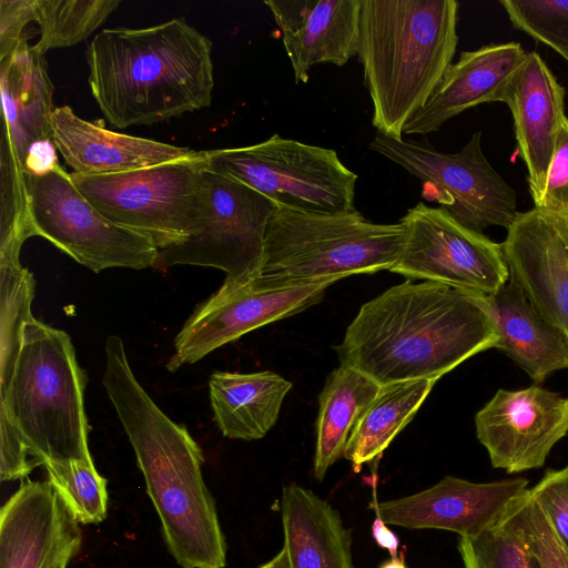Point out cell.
Returning a JSON list of instances; mask_svg holds the SVG:
<instances>
[{
    "mask_svg": "<svg viewBox=\"0 0 568 568\" xmlns=\"http://www.w3.org/2000/svg\"><path fill=\"white\" fill-rule=\"evenodd\" d=\"M486 295L424 281L392 286L363 304L335 346L341 365L379 385L435 379L495 348Z\"/></svg>",
    "mask_w": 568,
    "mask_h": 568,
    "instance_id": "1",
    "label": "cell"
},
{
    "mask_svg": "<svg viewBox=\"0 0 568 568\" xmlns=\"http://www.w3.org/2000/svg\"><path fill=\"white\" fill-rule=\"evenodd\" d=\"M102 383L134 450L169 552L182 568H224L226 540L202 475L203 453L139 383L118 335L105 341Z\"/></svg>",
    "mask_w": 568,
    "mask_h": 568,
    "instance_id": "2",
    "label": "cell"
},
{
    "mask_svg": "<svg viewBox=\"0 0 568 568\" xmlns=\"http://www.w3.org/2000/svg\"><path fill=\"white\" fill-rule=\"evenodd\" d=\"M212 41L184 18L146 28H108L87 47L88 82L116 129L151 125L210 106Z\"/></svg>",
    "mask_w": 568,
    "mask_h": 568,
    "instance_id": "3",
    "label": "cell"
},
{
    "mask_svg": "<svg viewBox=\"0 0 568 568\" xmlns=\"http://www.w3.org/2000/svg\"><path fill=\"white\" fill-rule=\"evenodd\" d=\"M456 0H362L357 57L379 134L404 139L453 63Z\"/></svg>",
    "mask_w": 568,
    "mask_h": 568,
    "instance_id": "4",
    "label": "cell"
},
{
    "mask_svg": "<svg viewBox=\"0 0 568 568\" xmlns=\"http://www.w3.org/2000/svg\"><path fill=\"white\" fill-rule=\"evenodd\" d=\"M88 382L70 336L38 321L23 328L22 345L0 415L18 429L36 465L93 462L83 394Z\"/></svg>",
    "mask_w": 568,
    "mask_h": 568,
    "instance_id": "5",
    "label": "cell"
},
{
    "mask_svg": "<svg viewBox=\"0 0 568 568\" xmlns=\"http://www.w3.org/2000/svg\"><path fill=\"white\" fill-rule=\"evenodd\" d=\"M405 237L399 221L374 223L356 210L312 213L278 205L266 229L255 280L263 286L287 287L389 271Z\"/></svg>",
    "mask_w": 568,
    "mask_h": 568,
    "instance_id": "6",
    "label": "cell"
},
{
    "mask_svg": "<svg viewBox=\"0 0 568 568\" xmlns=\"http://www.w3.org/2000/svg\"><path fill=\"white\" fill-rule=\"evenodd\" d=\"M204 152L111 174L70 173L79 192L108 220L145 237L159 251L196 229Z\"/></svg>",
    "mask_w": 568,
    "mask_h": 568,
    "instance_id": "7",
    "label": "cell"
},
{
    "mask_svg": "<svg viewBox=\"0 0 568 568\" xmlns=\"http://www.w3.org/2000/svg\"><path fill=\"white\" fill-rule=\"evenodd\" d=\"M206 168L280 206L312 213L354 211L357 175L332 149L278 134L247 146L203 151Z\"/></svg>",
    "mask_w": 568,
    "mask_h": 568,
    "instance_id": "8",
    "label": "cell"
},
{
    "mask_svg": "<svg viewBox=\"0 0 568 568\" xmlns=\"http://www.w3.org/2000/svg\"><path fill=\"white\" fill-rule=\"evenodd\" d=\"M278 205L250 186L205 166L201 173L195 231L161 250L153 268L214 267L225 281L245 283L260 274L268 222Z\"/></svg>",
    "mask_w": 568,
    "mask_h": 568,
    "instance_id": "9",
    "label": "cell"
},
{
    "mask_svg": "<svg viewBox=\"0 0 568 568\" xmlns=\"http://www.w3.org/2000/svg\"><path fill=\"white\" fill-rule=\"evenodd\" d=\"M33 236H42L94 273L112 267H154L159 250L145 237L100 213L60 165L27 174Z\"/></svg>",
    "mask_w": 568,
    "mask_h": 568,
    "instance_id": "10",
    "label": "cell"
},
{
    "mask_svg": "<svg viewBox=\"0 0 568 568\" xmlns=\"http://www.w3.org/2000/svg\"><path fill=\"white\" fill-rule=\"evenodd\" d=\"M368 146L429 185L430 199L469 230L508 229L519 213L516 192L484 155L480 131L457 153L379 133Z\"/></svg>",
    "mask_w": 568,
    "mask_h": 568,
    "instance_id": "11",
    "label": "cell"
},
{
    "mask_svg": "<svg viewBox=\"0 0 568 568\" xmlns=\"http://www.w3.org/2000/svg\"><path fill=\"white\" fill-rule=\"evenodd\" d=\"M405 244L389 272L493 295L509 281L501 244L422 202L399 220Z\"/></svg>",
    "mask_w": 568,
    "mask_h": 568,
    "instance_id": "12",
    "label": "cell"
},
{
    "mask_svg": "<svg viewBox=\"0 0 568 568\" xmlns=\"http://www.w3.org/2000/svg\"><path fill=\"white\" fill-rule=\"evenodd\" d=\"M333 281L287 287L224 281L196 306L174 339L168 369L193 364L219 347L278 320L295 315L323 300Z\"/></svg>",
    "mask_w": 568,
    "mask_h": 568,
    "instance_id": "13",
    "label": "cell"
},
{
    "mask_svg": "<svg viewBox=\"0 0 568 568\" xmlns=\"http://www.w3.org/2000/svg\"><path fill=\"white\" fill-rule=\"evenodd\" d=\"M475 428L494 468L509 475L537 469L568 434V397L538 385L501 388L477 412Z\"/></svg>",
    "mask_w": 568,
    "mask_h": 568,
    "instance_id": "14",
    "label": "cell"
},
{
    "mask_svg": "<svg viewBox=\"0 0 568 568\" xmlns=\"http://www.w3.org/2000/svg\"><path fill=\"white\" fill-rule=\"evenodd\" d=\"M528 486L525 477L475 483L445 476L427 489L371 506L386 525L476 537L494 527Z\"/></svg>",
    "mask_w": 568,
    "mask_h": 568,
    "instance_id": "15",
    "label": "cell"
},
{
    "mask_svg": "<svg viewBox=\"0 0 568 568\" xmlns=\"http://www.w3.org/2000/svg\"><path fill=\"white\" fill-rule=\"evenodd\" d=\"M82 532L49 480H27L0 510V568H67Z\"/></svg>",
    "mask_w": 568,
    "mask_h": 568,
    "instance_id": "16",
    "label": "cell"
},
{
    "mask_svg": "<svg viewBox=\"0 0 568 568\" xmlns=\"http://www.w3.org/2000/svg\"><path fill=\"white\" fill-rule=\"evenodd\" d=\"M501 247L509 278L568 341V215L519 212Z\"/></svg>",
    "mask_w": 568,
    "mask_h": 568,
    "instance_id": "17",
    "label": "cell"
},
{
    "mask_svg": "<svg viewBox=\"0 0 568 568\" xmlns=\"http://www.w3.org/2000/svg\"><path fill=\"white\" fill-rule=\"evenodd\" d=\"M500 102L511 112L519 154L528 172L534 203L544 190L565 114V89L536 52L526 60L504 89Z\"/></svg>",
    "mask_w": 568,
    "mask_h": 568,
    "instance_id": "18",
    "label": "cell"
},
{
    "mask_svg": "<svg viewBox=\"0 0 568 568\" xmlns=\"http://www.w3.org/2000/svg\"><path fill=\"white\" fill-rule=\"evenodd\" d=\"M281 31L295 83L320 63L344 65L357 55L362 0H266Z\"/></svg>",
    "mask_w": 568,
    "mask_h": 568,
    "instance_id": "19",
    "label": "cell"
},
{
    "mask_svg": "<svg viewBox=\"0 0 568 568\" xmlns=\"http://www.w3.org/2000/svg\"><path fill=\"white\" fill-rule=\"evenodd\" d=\"M526 57L527 52L518 42L491 43L462 52L427 103L407 121L403 134L436 132L467 109L499 101Z\"/></svg>",
    "mask_w": 568,
    "mask_h": 568,
    "instance_id": "20",
    "label": "cell"
},
{
    "mask_svg": "<svg viewBox=\"0 0 568 568\" xmlns=\"http://www.w3.org/2000/svg\"><path fill=\"white\" fill-rule=\"evenodd\" d=\"M52 138L65 164L79 174H111L190 155L193 150L118 133L78 116L69 105L53 109Z\"/></svg>",
    "mask_w": 568,
    "mask_h": 568,
    "instance_id": "21",
    "label": "cell"
},
{
    "mask_svg": "<svg viewBox=\"0 0 568 568\" xmlns=\"http://www.w3.org/2000/svg\"><path fill=\"white\" fill-rule=\"evenodd\" d=\"M499 341L495 348L510 357L536 383L568 368V341L544 318L521 288L509 281L486 295Z\"/></svg>",
    "mask_w": 568,
    "mask_h": 568,
    "instance_id": "22",
    "label": "cell"
},
{
    "mask_svg": "<svg viewBox=\"0 0 568 568\" xmlns=\"http://www.w3.org/2000/svg\"><path fill=\"white\" fill-rule=\"evenodd\" d=\"M3 125L21 164L36 142L53 140V84L43 54L24 38L0 60Z\"/></svg>",
    "mask_w": 568,
    "mask_h": 568,
    "instance_id": "23",
    "label": "cell"
},
{
    "mask_svg": "<svg viewBox=\"0 0 568 568\" xmlns=\"http://www.w3.org/2000/svg\"><path fill=\"white\" fill-rule=\"evenodd\" d=\"M283 548L290 568H353L352 541L339 513L312 490H282Z\"/></svg>",
    "mask_w": 568,
    "mask_h": 568,
    "instance_id": "24",
    "label": "cell"
},
{
    "mask_svg": "<svg viewBox=\"0 0 568 568\" xmlns=\"http://www.w3.org/2000/svg\"><path fill=\"white\" fill-rule=\"evenodd\" d=\"M291 388V382L271 371L214 372L209 379L214 420L227 438L261 439L277 422Z\"/></svg>",
    "mask_w": 568,
    "mask_h": 568,
    "instance_id": "25",
    "label": "cell"
},
{
    "mask_svg": "<svg viewBox=\"0 0 568 568\" xmlns=\"http://www.w3.org/2000/svg\"><path fill=\"white\" fill-rule=\"evenodd\" d=\"M381 385L355 368L339 365L327 377L318 397L314 477L322 480L344 455L351 430Z\"/></svg>",
    "mask_w": 568,
    "mask_h": 568,
    "instance_id": "26",
    "label": "cell"
},
{
    "mask_svg": "<svg viewBox=\"0 0 568 568\" xmlns=\"http://www.w3.org/2000/svg\"><path fill=\"white\" fill-rule=\"evenodd\" d=\"M435 379H412L381 385L379 392L354 424L344 455L355 469L379 457L414 418Z\"/></svg>",
    "mask_w": 568,
    "mask_h": 568,
    "instance_id": "27",
    "label": "cell"
},
{
    "mask_svg": "<svg viewBox=\"0 0 568 568\" xmlns=\"http://www.w3.org/2000/svg\"><path fill=\"white\" fill-rule=\"evenodd\" d=\"M119 4V0H34L33 21L40 38L33 49L44 55L85 40Z\"/></svg>",
    "mask_w": 568,
    "mask_h": 568,
    "instance_id": "28",
    "label": "cell"
},
{
    "mask_svg": "<svg viewBox=\"0 0 568 568\" xmlns=\"http://www.w3.org/2000/svg\"><path fill=\"white\" fill-rule=\"evenodd\" d=\"M33 274L21 263H0V394L12 378L22 345L23 328L34 318Z\"/></svg>",
    "mask_w": 568,
    "mask_h": 568,
    "instance_id": "29",
    "label": "cell"
},
{
    "mask_svg": "<svg viewBox=\"0 0 568 568\" xmlns=\"http://www.w3.org/2000/svg\"><path fill=\"white\" fill-rule=\"evenodd\" d=\"M0 153V263H19L21 246L33 233L26 172L3 128Z\"/></svg>",
    "mask_w": 568,
    "mask_h": 568,
    "instance_id": "30",
    "label": "cell"
},
{
    "mask_svg": "<svg viewBox=\"0 0 568 568\" xmlns=\"http://www.w3.org/2000/svg\"><path fill=\"white\" fill-rule=\"evenodd\" d=\"M48 480L82 525L100 524L108 511V480L93 462L72 459L44 466Z\"/></svg>",
    "mask_w": 568,
    "mask_h": 568,
    "instance_id": "31",
    "label": "cell"
},
{
    "mask_svg": "<svg viewBox=\"0 0 568 568\" xmlns=\"http://www.w3.org/2000/svg\"><path fill=\"white\" fill-rule=\"evenodd\" d=\"M463 568H541L508 515L476 537H459Z\"/></svg>",
    "mask_w": 568,
    "mask_h": 568,
    "instance_id": "32",
    "label": "cell"
},
{
    "mask_svg": "<svg viewBox=\"0 0 568 568\" xmlns=\"http://www.w3.org/2000/svg\"><path fill=\"white\" fill-rule=\"evenodd\" d=\"M514 28L568 61V0H500Z\"/></svg>",
    "mask_w": 568,
    "mask_h": 568,
    "instance_id": "33",
    "label": "cell"
},
{
    "mask_svg": "<svg viewBox=\"0 0 568 568\" xmlns=\"http://www.w3.org/2000/svg\"><path fill=\"white\" fill-rule=\"evenodd\" d=\"M508 515L541 568H568V548L529 488L510 504Z\"/></svg>",
    "mask_w": 568,
    "mask_h": 568,
    "instance_id": "34",
    "label": "cell"
},
{
    "mask_svg": "<svg viewBox=\"0 0 568 568\" xmlns=\"http://www.w3.org/2000/svg\"><path fill=\"white\" fill-rule=\"evenodd\" d=\"M536 209L568 215V118L566 116L556 141L546 183Z\"/></svg>",
    "mask_w": 568,
    "mask_h": 568,
    "instance_id": "35",
    "label": "cell"
},
{
    "mask_svg": "<svg viewBox=\"0 0 568 568\" xmlns=\"http://www.w3.org/2000/svg\"><path fill=\"white\" fill-rule=\"evenodd\" d=\"M529 490L568 548V465L560 469H547Z\"/></svg>",
    "mask_w": 568,
    "mask_h": 568,
    "instance_id": "36",
    "label": "cell"
},
{
    "mask_svg": "<svg viewBox=\"0 0 568 568\" xmlns=\"http://www.w3.org/2000/svg\"><path fill=\"white\" fill-rule=\"evenodd\" d=\"M0 432L1 481L27 478L36 465L18 429L2 415H0Z\"/></svg>",
    "mask_w": 568,
    "mask_h": 568,
    "instance_id": "37",
    "label": "cell"
},
{
    "mask_svg": "<svg viewBox=\"0 0 568 568\" xmlns=\"http://www.w3.org/2000/svg\"><path fill=\"white\" fill-rule=\"evenodd\" d=\"M34 0H0V60L18 47L24 27L33 21Z\"/></svg>",
    "mask_w": 568,
    "mask_h": 568,
    "instance_id": "38",
    "label": "cell"
},
{
    "mask_svg": "<svg viewBox=\"0 0 568 568\" xmlns=\"http://www.w3.org/2000/svg\"><path fill=\"white\" fill-rule=\"evenodd\" d=\"M55 150L53 140L32 144L22 163L24 172L27 174H42L59 165Z\"/></svg>",
    "mask_w": 568,
    "mask_h": 568,
    "instance_id": "39",
    "label": "cell"
},
{
    "mask_svg": "<svg viewBox=\"0 0 568 568\" xmlns=\"http://www.w3.org/2000/svg\"><path fill=\"white\" fill-rule=\"evenodd\" d=\"M372 534L376 544L388 550L390 557L397 556L398 549V538L397 536L387 527V525L383 521V519L376 515L372 525Z\"/></svg>",
    "mask_w": 568,
    "mask_h": 568,
    "instance_id": "40",
    "label": "cell"
},
{
    "mask_svg": "<svg viewBox=\"0 0 568 568\" xmlns=\"http://www.w3.org/2000/svg\"><path fill=\"white\" fill-rule=\"evenodd\" d=\"M257 568H290L285 549L282 548L274 557Z\"/></svg>",
    "mask_w": 568,
    "mask_h": 568,
    "instance_id": "41",
    "label": "cell"
},
{
    "mask_svg": "<svg viewBox=\"0 0 568 568\" xmlns=\"http://www.w3.org/2000/svg\"><path fill=\"white\" fill-rule=\"evenodd\" d=\"M378 568H407V566L402 556H396L384 561Z\"/></svg>",
    "mask_w": 568,
    "mask_h": 568,
    "instance_id": "42",
    "label": "cell"
}]
</instances>
